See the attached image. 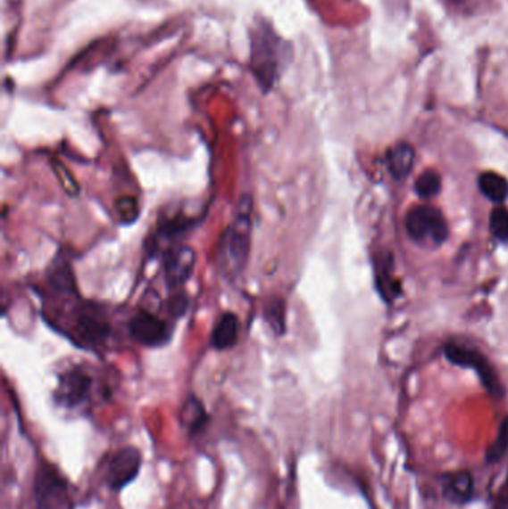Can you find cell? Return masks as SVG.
<instances>
[{
	"label": "cell",
	"mask_w": 508,
	"mask_h": 509,
	"mask_svg": "<svg viewBox=\"0 0 508 509\" xmlns=\"http://www.w3.org/2000/svg\"><path fill=\"white\" fill-rule=\"evenodd\" d=\"M508 453V415L504 417L503 423L499 424L498 432L494 442L486 450V464H499Z\"/></svg>",
	"instance_id": "e0dca14e"
},
{
	"label": "cell",
	"mask_w": 508,
	"mask_h": 509,
	"mask_svg": "<svg viewBox=\"0 0 508 509\" xmlns=\"http://www.w3.org/2000/svg\"><path fill=\"white\" fill-rule=\"evenodd\" d=\"M490 233L495 239L508 243V209L504 206L495 208L490 213Z\"/></svg>",
	"instance_id": "ffe728a7"
},
{
	"label": "cell",
	"mask_w": 508,
	"mask_h": 509,
	"mask_svg": "<svg viewBox=\"0 0 508 509\" xmlns=\"http://www.w3.org/2000/svg\"><path fill=\"white\" fill-rule=\"evenodd\" d=\"M479 188L496 206H503L508 199V181L498 173L485 172L479 177Z\"/></svg>",
	"instance_id": "2e32d148"
},
{
	"label": "cell",
	"mask_w": 508,
	"mask_h": 509,
	"mask_svg": "<svg viewBox=\"0 0 508 509\" xmlns=\"http://www.w3.org/2000/svg\"><path fill=\"white\" fill-rule=\"evenodd\" d=\"M51 284L59 291L72 292L73 277L71 268L66 264L55 267L54 273L51 275Z\"/></svg>",
	"instance_id": "44dd1931"
},
{
	"label": "cell",
	"mask_w": 508,
	"mask_h": 509,
	"mask_svg": "<svg viewBox=\"0 0 508 509\" xmlns=\"http://www.w3.org/2000/svg\"><path fill=\"white\" fill-rule=\"evenodd\" d=\"M376 288L387 301H392L400 295V283L394 277V264L389 252L379 253L376 258Z\"/></svg>",
	"instance_id": "8fae6325"
},
{
	"label": "cell",
	"mask_w": 508,
	"mask_h": 509,
	"mask_svg": "<svg viewBox=\"0 0 508 509\" xmlns=\"http://www.w3.org/2000/svg\"><path fill=\"white\" fill-rule=\"evenodd\" d=\"M77 331L82 340L91 344L104 343L108 338L109 324L96 311H84L77 320Z\"/></svg>",
	"instance_id": "5bb4252c"
},
{
	"label": "cell",
	"mask_w": 508,
	"mask_h": 509,
	"mask_svg": "<svg viewBox=\"0 0 508 509\" xmlns=\"http://www.w3.org/2000/svg\"><path fill=\"white\" fill-rule=\"evenodd\" d=\"M405 230L414 243L422 246H440L449 237V226L446 218L434 206H416L405 217Z\"/></svg>",
	"instance_id": "3957f363"
},
{
	"label": "cell",
	"mask_w": 508,
	"mask_h": 509,
	"mask_svg": "<svg viewBox=\"0 0 508 509\" xmlns=\"http://www.w3.org/2000/svg\"><path fill=\"white\" fill-rule=\"evenodd\" d=\"M445 355L449 359L450 364L472 370L479 375L483 388L496 399H501L505 395L501 380L496 375L494 366L486 359L485 355H481L476 349L468 348L463 344L449 343L445 348Z\"/></svg>",
	"instance_id": "277c9868"
},
{
	"label": "cell",
	"mask_w": 508,
	"mask_h": 509,
	"mask_svg": "<svg viewBox=\"0 0 508 509\" xmlns=\"http://www.w3.org/2000/svg\"><path fill=\"white\" fill-rule=\"evenodd\" d=\"M117 212L122 222L130 224V222L136 221V218L139 215V208H137L135 199L124 197V199H120L117 201Z\"/></svg>",
	"instance_id": "7402d4cb"
},
{
	"label": "cell",
	"mask_w": 508,
	"mask_h": 509,
	"mask_svg": "<svg viewBox=\"0 0 508 509\" xmlns=\"http://www.w3.org/2000/svg\"><path fill=\"white\" fill-rule=\"evenodd\" d=\"M54 170L55 175L59 177L60 184H63L64 185L63 177H68V179H66L68 184H66L64 190L68 191L69 194H78V185L75 184V181H73V177H69L68 168H66L63 164H54Z\"/></svg>",
	"instance_id": "cb8c5ba5"
},
{
	"label": "cell",
	"mask_w": 508,
	"mask_h": 509,
	"mask_svg": "<svg viewBox=\"0 0 508 509\" xmlns=\"http://www.w3.org/2000/svg\"><path fill=\"white\" fill-rule=\"evenodd\" d=\"M264 320L276 335L285 333L287 319H285V302L280 298H271L264 306Z\"/></svg>",
	"instance_id": "ac0fdd59"
},
{
	"label": "cell",
	"mask_w": 508,
	"mask_h": 509,
	"mask_svg": "<svg viewBox=\"0 0 508 509\" xmlns=\"http://www.w3.org/2000/svg\"><path fill=\"white\" fill-rule=\"evenodd\" d=\"M142 468V453L136 447H124L115 451L106 466V486L109 490L121 491L124 487L135 481Z\"/></svg>",
	"instance_id": "52a82bcc"
},
{
	"label": "cell",
	"mask_w": 508,
	"mask_h": 509,
	"mask_svg": "<svg viewBox=\"0 0 508 509\" xmlns=\"http://www.w3.org/2000/svg\"><path fill=\"white\" fill-rule=\"evenodd\" d=\"M492 509H508V473L492 499Z\"/></svg>",
	"instance_id": "603a6c76"
},
{
	"label": "cell",
	"mask_w": 508,
	"mask_h": 509,
	"mask_svg": "<svg viewBox=\"0 0 508 509\" xmlns=\"http://www.w3.org/2000/svg\"><path fill=\"white\" fill-rule=\"evenodd\" d=\"M179 420L189 437H197L206 428L209 415L198 398L189 397L180 408Z\"/></svg>",
	"instance_id": "4fadbf2b"
},
{
	"label": "cell",
	"mask_w": 508,
	"mask_h": 509,
	"mask_svg": "<svg viewBox=\"0 0 508 509\" xmlns=\"http://www.w3.org/2000/svg\"><path fill=\"white\" fill-rule=\"evenodd\" d=\"M131 337L148 348H160L171 338V329L166 320L149 311L136 315L130 322Z\"/></svg>",
	"instance_id": "ba28073f"
},
{
	"label": "cell",
	"mask_w": 508,
	"mask_h": 509,
	"mask_svg": "<svg viewBox=\"0 0 508 509\" xmlns=\"http://www.w3.org/2000/svg\"><path fill=\"white\" fill-rule=\"evenodd\" d=\"M35 509H63L69 502V484L59 469L41 464L33 480Z\"/></svg>",
	"instance_id": "5b68a950"
},
{
	"label": "cell",
	"mask_w": 508,
	"mask_h": 509,
	"mask_svg": "<svg viewBox=\"0 0 508 509\" xmlns=\"http://www.w3.org/2000/svg\"><path fill=\"white\" fill-rule=\"evenodd\" d=\"M240 322L237 316L227 311L216 320L213 331H212V346L216 350H229L237 344Z\"/></svg>",
	"instance_id": "7c38bea8"
},
{
	"label": "cell",
	"mask_w": 508,
	"mask_h": 509,
	"mask_svg": "<svg viewBox=\"0 0 508 509\" xmlns=\"http://www.w3.org/2000/svg\"><path fill=\"white\" fill-rule=\"evenodd\" d=\"M441 190V177L436 170H427L418 177L414 184V191L421 199H432L438 195Z\"/></svg>",
	"instance_id": "d6986e66"
},
{
	"label": "cell",
	"mask_w": 508,
	"mask_h": 509,
	"mask_svg": "<svg viewBox=\"0 0 508 509\" xmlns=\"http://www.w3.org/2000/svg\"><path fill=\"white\" fill-rule=\"evenodd\" d=\"M194 266H196V252L193 249L182 246V248L171 250L167 255L166 264H164L167 286L171 289H178L187 283L191 279Z\"/></svg>",
	"instance_id": "9c48e42d"
},
{
	"label": "cell",
	"mask_w": 508,
	"mask_h": 509,
	"mask_svg": "<svg viewBox=\"0 0 508 509\" xmlns=\"http://www.w3.org/2000/svg\"><path fill=\"white\" fill-rule=\"evenodd\" d=\"M441 491H443L445 499L450 504L459 505V506L470 504L476 495L474 477L468 471L446 473L441 480Z\"/></svg>",
	"instance_id": "30bf717a"
},
{
	"label": "cell",
	"mask_w": 508,
	"mask_h": 509,
	"mask_svg": "<svg viewBox=\"0 0 508 509\" xmlns=\"http://www.w3.org/2000/svg\"><path fill=\"white\" fill-rule=\"evenodd\" d=\"M252 72L255 75L264 90H271L276 79L279 78L280 69L287 64V59L291 55L287 51L291 50L280 39L269 24L258 23L257 29H254L251 37Z\"/></svg>",
	"instance_id": "6da1fadb"
},
{
	"label": "cell",
	"mask_w": 508,
	"mask_h": 509,
	"mask_svg": "<svg viewBox=\"0 0 508 509\" xmlns=\"http://www.w3.org/2000/svg\"><path fill=\"white\" fill-rule=\"evenodd\" d=\"M93 395V377L86 371L72 368L59 377L54 392L57 406L64 410L77 411L86 408Z\"/></svg>",
	"instance_id": "8992f818"
},
{
	"label": "cell",
	"mask_w": 508,
	"mask_h": 509,
	"mask_svg": "<svg viewBox=\"0 0 508 509\" xmlns=\"http://www.w3.org/2000/svg\"><path fill=\"white\" fill-rule=\"evenodd\" d=\"M237 215L227 228L222 242L221 257L224 258V266L233 275L242 273L246 267L251 252V231H252V199L242 197L237 206Z\"/></svg>",
	"instance_id": "7a4b0ae2"
},
{
	"label": "cell",
	"mask_w": 508,
	"mask_h": 509,
	"mask_svg": "<svg viewBox=\"0 0 508 509\" xmlns=\"http://www.w3.org/2000/svg\"><path fill=\"white\" fill-rule=\"evenodd\" d=\"M414 166V149L409 144H398L387 152V167L392 177L401 181L409 177Z\"/></svg>",
	"instance_id": "9a60e30c"
}]
</instances>
